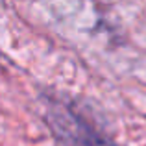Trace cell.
<instances>
[{"label":"cell","instance_id":"1","mask_svg":"<svg viewBox=\"0 0 146 146\" xmlns=\"http://www.w3.org/2000/svg\"><path fill=\"white\" fill-rule=\"evenodd\" d=\"M50 124L67 146H117L93 128V124L65 106H56L50 113Z\"/></svg>","mask_w":146,"mask_h":146}]
</instances>
